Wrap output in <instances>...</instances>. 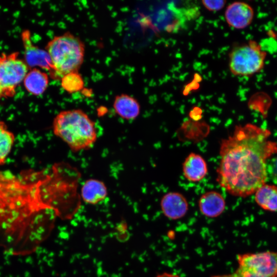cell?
I'll return each instance as SVG.
<instances>
[{
	"label": "cell",
	"mask_w": 277,
	"mask_h": 277,
	"mask_svg": "<svg viewBox=\"0 0 277 277\" xmlns=\"http://www.w3.org/2000/svg\"><path fill=\"white\" fill-rule=\"evenodd\" d=\"M56 192L51 168L18 175L0 171V248L15 255L35 250L57 217Z\"/></svg>",
	"instance_id": "cell-1"
},
{
	"label": "cell",
	"mask_w": 277,
	"mask_h": 277,
	"mask_svg": "<svg viewBox=\"0 0 277 277\" xmlns=\"http://www.w3.org/2000/svg\"><path fill=\"white\" fill-rule=\"evenodd\" d=\"M270 136L268 129L248 123L222 140L216 181L229 194L246 197L266 183L267 162L277 154Z\"/></svg>",
	"instance_id": "cell-2"
},
{
	"label": "cell",
	"mask_w": 277,
	"mask_h": 277,
	"mask_svg": "<svg viewBox=\"0 0 277 277\" xmlns=\"http://www.w3.org/2000/svg\"><path fill=\"white\" fill-rule=\"evenodd\" d=\"M53 132L73 152L90 148L97 138L95 124L80 109L62 110L54 117Z\"/></svg>",
	"instance_id": "cell-3"
},
{
	"label": "cell",
	"mask_w": 277,
	"mask_h": 277,
	"mask_svg": "<svg viewBox=\"0 0 277 277\" xmlns=\"http://www.w3.org/2000/svg\"><path fill=\"white\" fill-rule=\"evenodd\" d=\"M45 49L51 61L50 76L53 79L60 80L65 74L78 71L84 62L85 45L79 37L71 32L54 36Z\"/></svg>",
	"instance_id": "cell-4"
},
{
	"label": "cell",
	"mask_w": 277,
	"mask_h": 277,
	"mask_svg": "<svg viewBox=\"0 0 277 277\" xmlns=\"http://www.w3.org/2000/svg\"><path fill=\"white\" fill-rule=\"evenodd\" d=\"M236 260L234 271L211 277H277V251L238 254Z\"/></svg>",
	"instance_id": "cell-5"
},
{
	"label": "cell",
	"mask_w": 277,
	"mask_h": 277,
	"mask_svg": "<svg viewBox=\"0 0 277 277\" xmlns=\"http://www.w3.org/2000/svg\"><path fill=\"white\" fill-rule=\"evenodd\" d=\"M267 52L254 40L235 46L229 54V67L234 75L250 76L264 68Z\"/></svg>",
	"instance_id": "cell-6"
},
{
	"label": "cell",
	"mask_w": 277,
	"mask_h": 277,
	"mask_svg": "<svg viewBox=\"0 0 277 277\" xmlns=\"http://www.w3.org/2000/svg\"><path fill=\"white\" fill-rule=\"evenodd\" d=\"M29 70L18 52L0 54V100L15 96Z\"/></svg>",
	"instance_id": "cell-7"
},
{
	"label": "cell",
	"mask_w": 277,
	"mask_h": 277,
	"mask_svg": "<svg viewBox=\"0 0 277 277\" xmlns=\"http://www.w3.org/2000/svg\"><path fill=\"white\" fill-rule=\"evenodd\" d=\"M24 47L23 60L29 69L36 68L52 72V65L50 56L46 49L36 45L31 39V32L28 29L23 30L21 34Z\"/></svg>",
	"instance_id": "cell-8"
},
{
	"label": "cell",
	"mask_w": 277,
	"mask_h": 277,
	"mask_svg": "<svg viewBox=\"0 0 277 277\" xmlns=\"http://www.w3.org/2000/svg\"><path fill=\"white\" fill-rule=\"evenodd\" d=\"M254 16L253 8L243 2H235L225 11V17L228 24L236 29H243L252 22Z\"/></svg>",
	"instance_id": "cell-9"
},
{
	"label": "cell",
	"mask_w": 277,
	"mask_h": 277,
	"mask_svg": "<svg viewBox=\"0 0 277 277\" xmlns=\"http://www.w3.org/2000/svg\"><path fill=\"white\" fill-rule=\"evenodd\" d=\"M160 207L164 216L171 220L183 218L189 209L186 198L177 192H170L164 194L161 199Z\"/></svg>",
	"instance_id": "cell-10"
},
{
	"label": "cell",
	"mask_w": 277,
	"mask_h": 277,
	"mask_svg": "<svg viewBox=\"0 0 277 277\" xmlns=\"http://www.w3.org/2000/svg\"><path fill=\"white\" fill-rule=\"evenodd\" d=\"M198 206L201 213L208 218H215L221 215L226 207L223 196L216 191H209L200 197Z\"/></svg>",
	"instance_id": "cell-11"
},
{
	"label": "cell",
	"mask_w": 277,
	"mask_h": 277,
	"mask_svg": "<svg viewBox=\"0 0 277 277\" xmlns=\"http://www.w3.org/2000/svg\"><path fill=\"white\" fill-rule=\"evenodd\" d=\"M183 173L188 181L194 183L200 182L208 173L207 163L201 155L191 152L183 163Z\"/></svg>",
	"instance_id": "cell-12"
},
{
	"label": "cell",
	"mask_w": 277,
	"mask_h": 277,
	"mask_svg": "<svg viewBox=\"0 0 277 277\" xmlns=\"http://www.w3.org/2000/svg\"><path fill=\"white\" fill-rule=\"evenodd\" d=\"M113 108L120 117L127 121L135 119L140 114L141 107L137 100L127 94L116 95L113 102Z\"/></svg>",
	"instance_id": "cell-13"
},
{
	"label": "cell",
	"mask_w": 277,
	"mask_h": 277,
	"mask_svg": "<svg viewBox=\"0 0 277 277\" xmlns=\"http://www.w3.org/2000/svg\"><path fill=\"white\" fill-rule=\"evenodd\" d=\"M23 84L29 93L34 96H39L46 91L49 86V75L39 68H31L26 74Z\"/></svg>",
	"instance_id": "cell-14"
},
{
	"label": "cell",
	"mask_w": 277,
	"mask_h": 277,
	"mask_svg": "<svg viewBox=\"0 0 277 277\" xmlns=\"http://www.w3.org/2000/svg\"><path fill=\"white\" fill-rule=\"evenodd\" d=\"M108 195V189L102 181L90 179L83 184L80 192L83 201L91 205L97 204L104 201Z\"/></svg>",
	"instance_id": "cell-15"
},
{
	"label": "cell",
	"mask_w": 277,
	"mask_h": 277,
	"mask_svg": "<svg viewBox=\"0 0 277 277\" xmlns=\"http://www.w3.org/2000/svg\"><path fill=\"white\" fill-rule=\"evenodd\" d=\"M256 203L264 210L277 211V186L265 183L254 193Z\"/></svg>",
	"instance_id": "cell-16"
},
{
	"label": "cell",
	"mask_w": 277,
	"mask_h": 277,
	"mask_svg": "<svg viewBox=\"0 0 277 277\" xmlns=\"http://www.w3.org/2000/svg\"><path fill=\"white\" fill-rule=\"evenodd\" d=\"M15 141V136L6 123L0 121V165L5 164Z\"/></svg>",
	"instance_id": "cell-17"
},
{
	"label": "cell",
	"mask_w": 277,
	"mask_h": 277,
	"mask_svg": "<svg viewBox=\"0 0 277 277\" xmlns=\"http://www.w3.org/2000/svg\"><path fill=\"white\" fill-rule=\"evenodd\" d=\"M61 85L63 90L68 93H74L83 90L85 82L82 75L78 71H72L63 75L61 78Z\"/></svg>",
	"instance_id": "cell-18"
},
{
	"label": "cell",
	"mask_w": 277,
	"mask_h": 277,
	"mask_svg": "<svg viewBox=\"0 0 277 277\" xmlns=\"http://www.w3.org/2000/svg\"><path fill=\"white\" fill-rule=\"evenodd\" d=\"M267 180H270L277 186V156L270 158L266 164Z\"/></svg>",
	"instance_id": "cell-19"
},
{
	"label": "cell",
	"mask_w": 277,
	"mask_h": 277,
	"mask_svg": "<svg viewBox=\"0 0 277 277\" xmlns=\"http://www.w3.org/2000/svg\"><path fill=\"white\" fill-rule=\"evenodd\" d=\"M203 6L209 11H219L225 6L226 1L223 0L202 1Z\"/></svg>",
	"instance_id": "cell-20"
},
{
	"label": "cell",
	"mask_w": 277,
	"mask_h": 277,
	"mask_svg": "<svg viewBox=\"0 0 277 277\" xmlns=\"http://www.w3.org/2000/svg\"><path fill=\"white\" fill-rule=\"evenodd\" d=\"M155 277H180L179 275L176 274H173L168 272H164L158 274Z\"/></svg>",
	"instance_id": "cell-21"
}]
</instances>
